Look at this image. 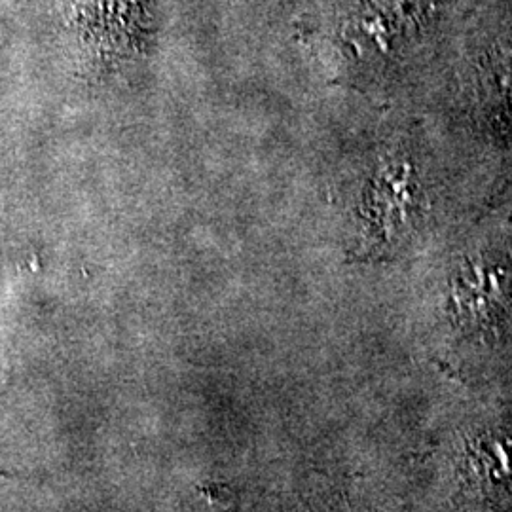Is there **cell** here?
<instances>
[{"label":"cell","mask_w":512,"mask_h":512,"mask_svg":"<svg viewBox=\"0 0 512 512\" xmlns=\"http://www.w3.org/2000/svg\"><path fill=\"white\" fill-rule=\"evenodd\" d=\"M511 304V275L490 258L467 260L452 287V308L463 329L494 327Z\"/></svg>","instance_id":"obj_1"}]
</instances>
